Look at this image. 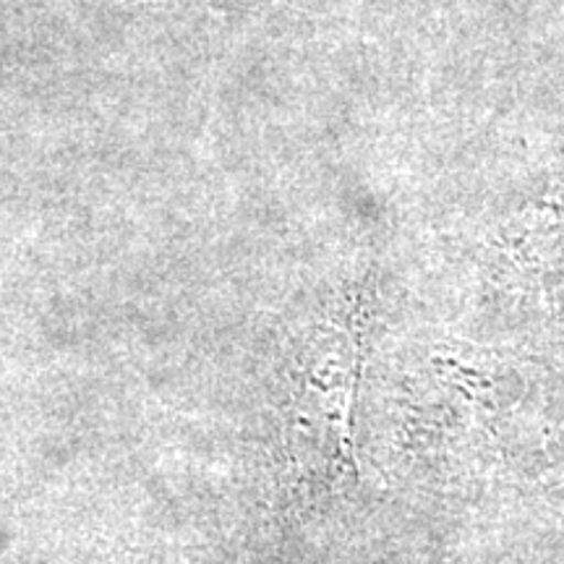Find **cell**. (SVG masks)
Segmentation results:
<instances>
[{"mask_svg": "<svg viewBox=\"0 0 564 564\" xmlns=\"http://www.w3.org/2000/svg\"><path fill=\"white\" fill-rule=\"evenodd\" d=\"M361 457L400 544L440 562L564 497V373L398 299L366 366Z\"/></svg>", "mask_w": 564, "mask_h": 564, "instance_id": "1", "label": "cell"}, {"mask_svg": "<svg viewBox=\"0 0 564 564\" xmlns=\"http://www.w3.org/2000/svg\"><path fill=\"white\" fill-rule=\"evenodd\" d=\"M394 301L382 264H352L316 285L267 343L249 457L262 523L280 552L343 564L413 554L361 457L366 366Z\"/></svg>", "mask_w": 564, "mask_h": 564, "instance_id": "2", "label": "cell"}, {"mask_svg": "<svg viewBox=\"0 0 564 564\" xmlns=\"http://www.w3.org/2000/svg\"><path fill=\"white\" fill-rule=\"evenodd\" d=\"M436 259L455 312L440 324L564 373V162L455 220Z\"/></svg>", "mask_w": 564, "mask_h": 564, "instance_id": "3", "label": "cell"}, {"mask_svg": "<svg viewBox=\"0 0 564 564\" xmlns=\"http://www.w3.org/2000/svg\"><path fill=\"white\" fill-rule=\"evenodd\" d=\"M440 564H564V497L455 549Z\"/></svg>", "mask_w": 564, "mask_h": 564, "instance_id": "4", "label": "cell"}, {"mask_svg": "<svg viewBox=\"0 0 564 564\" xmlns=\"http://www.w3.org/2000/svg\"><path fill=\"white\" fill-rule=\"evenodd\" d=\"M369 564H440L429 556H419V554H394V556H384V560L369 562Z\"/></svg>", "mask_w": 564, "mask_h": 564, "instance_id": "5", "label": "cell"}]
</instances>
